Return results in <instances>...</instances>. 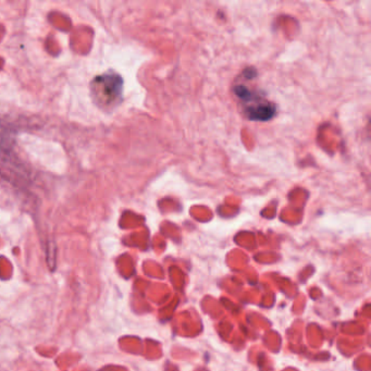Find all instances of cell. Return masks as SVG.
Listing matches in <instances>:
<instances>
[{
	"label": "cell",
	"instance_id": "cell-1",
	"mask_svg": "<svg viewBox=\"0 0 371 371\" xmlns=\"http://www.w3.org/2000/svg\"><path fill=\"white\" fill-rule=\"evenodd\" d=\"M123 81L116 73L107 72L96 76L90 84L93 98L102 109H109L121 102Z\"/></svg>",
	"mask_w": 371,
	"mask_h": 371
},
{
	"label": "cell",
	"instance_id": "cell-2",
	"mask_svg": "<svg viewBox=\"0 0 371 371\" xmlns=\"http://www.w3.org/2000/svg\"><path fill=\"white\" fill-rule=\"evenodd\" d=\"M236 95L241 100L248 102V109L246 112L248 114V118L252 120H260V121H266V120L271 119L274 116L276 108L269 104L268 102H258L257 100H252V94L248 92L244 86H238L236 90Z\"/></svg>",
	"mask_w": 371,
	"mask_h": 371
}]
</instances>
